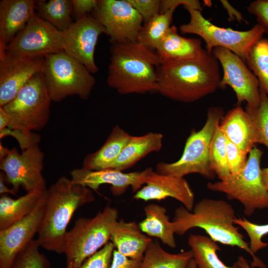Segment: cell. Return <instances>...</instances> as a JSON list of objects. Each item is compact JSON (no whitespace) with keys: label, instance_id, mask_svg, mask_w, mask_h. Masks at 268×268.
<instances>
[{"label":"cell","instance_id":"cell-1","mask_svg":"<svg viewBox=\"0 0 268 268\" xmlns=\"http://www.w3.org/2000/svg\"><path fill=\"white\" fill-rule=\"evenodd\" d=\"M220 64L212 53L194 60L161 63L157 91L172 100L191 103L220 88Z\"/></svg>","mask_w":268,"mask_h":268},{"label":"cell","instance_id":"cell-2","mask_svg":"<svg viewBox=\"0 0 268 268\" xmlns=\"http://www.w3.org/2000/svg\"><path fill=\"white\" fill-rule=\"evenodd\" d=\"M235 214L232 205L224 200L203 198L194 205L191 211L184 206L176 208L172 221L176 234L183 235L192 228H201L214 241L247 252L252 257V268H267L252 253L249 243L234 223Z\"/></svg>","mask_w":268,"mask_h":268},{"label":"cell","instance_id":"cell-3","mask_svg":"<svg viewBox=\"0 0 268 268\" xmlns=\"http://www.w3.org/2000/svg\"><path fill=\"white\" fill-rule=\"evenodd\" d=\"M94 199L90 189L67 177L59 178L45 192L44 212L37 239L40 247L62 253L67 228L73 213Z\"/></svg>","mask_w":268,"mask_h":268},{"label":"cell","instance_id":"cell-4","mask_svg":"<svg viewBox=\"0 0 268 268\" xmlns=\"http://www.w3.org/2000/svg\"><path fill=\"white\" fill-rule=\"evenodd\" d=\"M160 64L155 51L137 41L113 44L107 84L121 94L157 92Z\"/></svg>","mask_w":268,"mask_h":268},{"label":"cell","instance_id":"cell-5","mask_svg":"<svg viewBox=\"0 0 268 268\" xmlns=\"http://www.w3.org/2000/svg\"><path fill=\"white\" fill-rule=\"evenodd\" d=\"M118 216L116 208L107 205L92 217L77 219L67 232L63 246L67 265L78 268L109 242Z\"/></svg>","mask_w":268,"mask_h":268},{"label":"cell","instance_id":"cell-6","mask_svg":"<svg viewBox=\"0 0 268 268\" xmlns=\"http://www.w3.org/2000/svg\"><path fill=\"white\" fill-rule=\"evenodd\" d=\"M223 116L224 111L221 107H210L203 127L198 131H193L187 139L179 159L172 163L159 162L156 165L155 171L177 177L195 173L208 179L214 178L216 175L209 162L210 146Z\"/></svg>","mask_w":268,"mask_h":268},{"label":"cell","instance_id":"cell-7","mask_svg":"<svg viewBox=\"0 0 268 268\" xmlns=\"http://www.w3.org/2000/svg\"><path fill=\"white\" fill-rule=\"evenodd\" d=\"M42 72L51 99L55 102L70 96L87 100L96 82L92 73L64 51L45 56Z\"/></svg>","mask_w":268,"mask_h":268},{"label":"cell","instance_id":"cell-8","mask_svg":"<svg viewBox=\"0 0 268 268\" xmlns=\"http://www.w3.org/2000/svg\"><path fill=\"white\" fill-rule=\"evenodd\" d=\"M262 155L263 151L255 146L241 171L219 181L209 182L207 189L223 193L230 200L238 201L247 216L252 215L257 209L268 208V191L263 185L261 174Z\"/></svg>","mask_w":268,"mask_h":268},{"label":"cell","instance_id":"cell-9","mask_svg":"<svg viewBox=\"0 0 268 268\" xmlns=\"http://www.w3.org/2000/svg\"><path fill=\"white\" fill-rule=\"evenodd\" d=\"M52 101L42 72L34 75L8 103L1 107L9 115L7 128L26 132L39 131L50 118Z\"/></svg>","mask_w":268,"mask_h":268},{"label":"cell","instance_id":"cell-10","mask_svg":"<svg viewBox=\"0 0 268 268\" xmlns=\"http://www.w3.org/2000/svg\"><path fill=\"white\" fill-rule=\"evenodd\" d=\"M185 9L189 12L190 19L189 22L180 26L181 33L198 35L204 41L205 49L210 53L215 47H223L245 62L251 48L265 34L264 29L258 24L247 31L221 28L206 19L201 11Z\"/></svg>","mask_w":268,"mask_h":268},{"label":"cell","instance_id":"cell-11","mask_svg":"<svg viewBox=\"0 0 268 268\" xmlns=\"http://www.w3.org/2000/svg\"><path fill=\"white\" fill-rule=\"evenodd\" d=\"M62 32L35 12L26 26L7 44L6 55L23 59L45 57L64 50Z\"/></svg>","mask_w":268,"mask_h":268},{"label":"cell","instance_id":"cell-12","mask_svg":"<svg viewBox=\"0 0 268 268\" xmlns=\"http://www.w3.org/2000/svg\"><path fill=\"white\" fill-rule=\"evenodd\" d=\"M44 154L35 144L19 152L13 147L7 148L0 159V169L5 180L17 193L21 187L27 192L46 190V182L43 176Z\"/></svg>","mask_w":268,"mask_h":268},{"label":"cell","instance_id":"cell-13","mask_svg":"<svg viewBox=\"0 0 268 268\" xmlns=\"http://www.w3.org/2000/svg\"><path fill=\"white\" fill-rule=\"evenodd\" d=\"M92 13L113 44L136 41L143 20L127 0H98Z\"/></svg>","mask_w":268,"mask_h":268},{"label":"cell","instance_id":"cell-14","mask_svg":"<svg viewBox=\"0 0 268 268\" xmlns=\"http://www.w3.org/2000/svg\"><path fill=\"white\" fill-rule=\"evenodd\" d=\"M212 54L223 69L220 88L230 86L237 98V106L244 102L252 107H258L261 102L258 78L244 61L227 49L215 47Z\"/></svg>","mask_w":268,"mask_h":268},{"label":"cell","instance_id":"cell-15","mask_svg":"<svg viewBox=\"0 0 268 268\" xmlns=\"http://www.w3.org/2000/svg\"><path fill=\"white\" fill-rule=\"evenodd\" d=\"M106 34L104 27L91 15L73 22L62 32L64 51L82 63L92 74L99 68L94 54L99 36Z\"/></svg>","mask_w":268,"mask_h":268},{"label":"cell","instance_id":"cell-16","mask_svg":"<svg viewBox=\"0 0 268 268\" xmlns=\"http://www.w3.org/2000/svg\"><path fill=\"white\" fill-rule=\"evenodd\" d=\"M45 203V193L31 213L0 230V268H12L17 255L33 240L40 226Z\"/></svg>","mask_w":268,"mask_h":268},{"label":"cell","instance_id":"cell-17","mask_svg":"<svg viewBox=\"0 0 268 268\" xmlns=\"http://www.w3.org/2000/svg\"><path fill=\"white\" fill-rule=\"evenodd\" d=\"M152 169L148 167L140 171L124 173L111 168L92 170L82 167L73 169L70 175L73 182L92 191H97L102 185L108 184L113 195L120 196L129 187L135 193L140 189Z\"/></svg>","mask_w":268,"mask_h":268},{"label":"cell","instance_id":"cell-18","mask_svg":"<svg viewBox=\"0 0 268 268\" xmlns=\"http://www.w3.org/2000/svg\"><path fill=\"white\" fill-rule=\"evenodd\" d=\"M172 198L181 202L191 211L195 205V195L184 177L161 174L151 170L145 184L133 197L136 200L161 201Z\"/></svg>","mask_w":268,"mask_h":268},{"label":"cell","instance_id":"cell-19","mask_svg":"<svg viewBox=\"0 0 268 268\" xmlns=\"http://www.w3.org/2000/svg\"><path fill=\"white\" fill-rule=\"evenodd\" d=\"M44 59L18 58L5 54L0 59V107L9 102L34 75L42 71Z\"/></svg>","mask_w":268,"mask_h":268},{"label":"cell","instance_id":"cell-20","mask_svg":"<svg viewBox=\"0 0 268 268\" xmlns=\"http://www.w3.org/2000/svg\"><path fill=\"white\" fill-rule=\"evenodd\" d=\"M219 127L226 139L248 153L259 143V136L251 115L240 106L229 110Z\"/></svg>","mask_w":268,"mask_h":268},{"label":"cell","instance_id":"cell-21","mask_svg":"<svg viewBox=\"0 0 268 268\" xmlns=\"http://www.w3.org/2000/svg\"><path fill=\"white\" fill-rule=\"evenodd\" d=\"M36 0L0 1V45L6 47L35 13Z\"/></svg>","mask_w":268,"mask_h":268},{"label":"cell","instance_id":"cell-22","mask_svg":"<svg viewBox=\"0 0 268 268\" xmlns=\"http://www.w3.org/2000/svg\"><path fill=\"white\" fill-rule=\"evenodd\" d=\"M152 240L140 229L135 221L118 220L112 230L110 241L121 254L141 260Z\"/></svg>","mask_w":268,"mask_h":268},{"label":"cell","instance_id":"cell-23","mask_svg":"<svg viewBox=\"0 0 268 268\" xmlns=\"http://www.w3.org/2000/svg\"><path fill=\"white\" fill-rule=\"evenodd\" d=\"M155 52L161 63L199 59L207 51L202 48L200 39L181 36L177 28L172 26Z\"/></svg>","mask_w":268,"mask_h":268},{"label":"cell","instance_id":"cell-24","mask_svg":"<svg viewBox=\"0 0 268 268\" xmlns=\"http://www.w3.org/2000/svg\"><path fill=\"white\" fill-rule=\"evenodd\" d=\"M163 136L158 133L150 132L139 136L131 135L121 153L109 168L123 171L134 166L152 152L160 151Z\"/></svg>","mask_w":268,"mask_h":268},{"label":"cell","instance_id":"cell-25","mask_svg":"<svg viewBox=\"0 0 268 268\" xmlns=\"http://www.w3.org/2000/svg\"><path fill=\"white\" fill-rule=\"evenodd\" d=\"M131 135L119 126L116 125L102 146L85 157L82 167L92 170L109 168L121 153Z\"/></svg>","mask_w":268,"mask_h":268},{"label":"cell","instance_id":"cell-26","mask_svg":"<svg viewBox=\"0 0 268 268\" xmlns=\"http://www.w3.org/2000/svg\"><path fill=\"white\" fill-rule=\"evenodd\" d=\"M144 211L145 217L138 223L141 230L148 236L160 239L168 247L175 248L174 223L170 221L166 208L150 203L145 206Z\"/></svg>","mask_w":268,"mask_h":268},{"label":"cell","instance_id":"cell-27","mask_svg":"<svg viewBox=\"0 0 268 268\" xmlns=\"http://www.w3.org/2000/svg\"><path fill=\"white\" fill-rule=\"evenodd\" d=\"M46 190L27 192L17 199L1 195L0 198V230L10 226L31 213L43 197Z\"/></svg>","mask_w":268,"mask_h":268},{"label":"cell","instance_id":"cell-28","mask_svg":"<svg viewBox=\"0 0 268 268\" xmlns=\"http://www.w3.org/2000/svg\"><path fill=\"white\" fill-rule=\"evenodd\" d=\"M188 242L198 268H240L236 262L232 266L224 264L217 254L220 248L208 236L191 234Z\"/></svg>","mask_w":268,"mask_h":268},{"label":"cell","instance_id":"cell-29","mask_svg":"<svg viewBox=\"0 0 268 268\" xmlns=\"http://www.w3.org/2000/svg\"><path fill=\"white\" fill-rule=\"evenodd\" d=\"M193 258L191 250L176 254L167 252L158 241H152L145 252L140 268H187Z\"/></svg>","mask_w":268,"mask_h":268},{"label":"cell","instance_id":"cell-30","mask_svg":"<svg viewBox=\"0 0 268 268\" xmlns=\"http://www.w3.org/2000/svg\"><path fill=\"white\" fill-rule=\"evenodd\" d=\"M35 11L41 19L62 32L73 22L71 0H37Z\"/></svg>","mask_w":268,"mask_h":268},{"label":"cell","instance_id":"cell-31","mask_svg":"<svg viewBox=\"0 0 268 268\" xmlns=\"http://www.w3.org/2000/svg\"><path fill=\"white\" fill-rule=\"evenodd\" d=\"M175 8L156 15L144 23L138 35L136 41L152 51L165 37L171 26Z\"/></svg>","mask_w":268,"mask_h":268},{"label":"cell","instance_id":"cell-32","mask_svg":"<svg viewBox=\"0 0 268 268\" xmlns=\"http://www.w3.org/2000/svg\"><path fill=\"white\" fill-rule=\"evenodd\" d=\"M245 63L268 95V39L262 38L253 46Z\"/></svg>","mask_w":268,"mask_h":268},{"label":"cell","instance_id":"cell-33","mask_svg":"<svg viewBox=\"0 0 268 268\" xmlns=\"http://www.w3.org/2000/svg\"><path fill=\"white\" fill-rule=\"evenodd\" d=\"M226 142V138L219 125L210 144L209 162L211 169L219 180L230 174L227 159Z\"/></svg>","mask_w":268,"mask_h":268},{"label":"cell","instance_id":"cell-34","mask_svg":"<svg viewBox=\"0 0 268 268\" xmlns=\"http://www.w3.org/2000/svg\"><path fill=\"white\" fill-rule=\"evenodd\" d=\"M37 239L32 240L16 256L12 268H50L49 260L39 250Z\"/></svg>","mask_w":268,"mask_h":268},{"label":"cell","instance_id":"cell-35","mask_svg":"<svg viewBox=\"0 0 268 268\" xmlns=\"http://www.w3.org/2000/svg\"><path fill=\"white\" fill-rule=\"evenodd\" d=\"M261 102L258 107L246 105L245 110L252 117L259 136V143L268 148V95L260 87Z\"/></svg>","mask_w":268,"mask_h":268},{"label":"cell","instance_id":"cell-36","mask_svg":"<svg viewBox=\"0 0 268 268\" xmlns=\"http://www.w3.org/2000/svg\"><path fill=\"white\" fill-rule=\"evenodd\" d=\"M234 222L246 232L250 240L249 247L254 255L261 249L268 246V243L262 241L263 237L268 234V223L257 224L245 218L240 217H236Z\"/></svg>","mask_w":268,"mask_h":268},{"label":"cell","instance_id":"cell-37","mask_svg":"<svg viewBox=\"0 0 268 268\" xmlns=\"http://www.w3.org/2000/svg\"><path fill=\"white\" fill-rule=\"evenodd\" d=\"M115 246L111 241L87 258L78 268H109Z\"/></svg>","mask_w":268,"mask_h":268},{"label":"cell","instance_id":"cell-38","mask_svg":"<svg viewBox=\"0 0 268 268\" xmlns=\"http://www.w3.org/2000/svg\"><path fill=\"white\" fill-rule=\"evenodd\" d=\"M226 153L230 174L239 172L245 166L249 153L227 140Z\"/></svg>","mask_w":268,"mask_h":268},{"label":"cell","instance_id":"cell-39","mask_svg":"<svg viewBox=\"0 0 268 268\" xmlns=\"http://www.w3.org/2000/svg\"><path fill=\"white\" fill-rule=\"evenodd\" d=\"M10 135L16 139L22 150L31 146L39 144L41 140L40 135L33 132H26L19 130H12L6 128L0 130V138Z\"/></svg>","mask_w":268,"mask_h":268},{"label":"cell","instance_id":"cell-40","mask_svg":"<svg viewBox=\"0 0 268 268\" xmlns=\"http://www.w3.org/2000/svg\"><path fill=\"white\" fill-rule=\"evenodd\" d=\"M146 23L160 13V0H127Z\"/></svg>","mask_w":268,"mask_h":268},{"label":"cell","instance_id":"cell-41","mask_svg":"<svg viewBox=\"0 0 268 268\" xmlns=\"http://www.w3.org/2000/svg\"><path fill=\"white\" fill-rule=\"evenodd\" d=\"M248 12L256 16L259 24L268 35V0H256L247 7Z\"/></svg>","mask_w":268,"mask_h":268},{"label":"cell","instance_id":"cell-42","mask_svg":"<svg viewBox=\"0 0 268 268\" xmlns=\"http://www.w3.org/2000/svg\"><path fill=\"white\" fill-rule=\"evenodd\" d=\"M98 0H71L72 12L75 21L89 14L95 8Z\"/></svg>","mask_w":268,"mask_h":268},{"label":"cell","instance_id":"cell-43","mask_svg":"<svg viewBox=\"0 0 268 268\" xmlns=\"http://www.w3.org/2000/svg\"><path fill=\"white\" fill-rule=\"evenodd\" d=\"M180 5H183L185 8H191L199 11L202 9L201 2L197 0H161L160 13H165L172 8H176Z\"/></svg>","mask_w":268,"mask_h":268},{"label":"cell","instance_id":"cell-44","mask_svg":"<svg viewBox=\"0 0 268 268\" xmlns=\"http://www.w3.org/2000/svg\"><path fill=\"white\" fill-rule=\"evenodd\" d=\"M141 262L142 260L128 258L115 249L109 268H140Z\"/></svg>","mask_w":268,"mask_h":268},{"label":"cell","instance_id":"cell-45","mask_svg":"<svg viewBox=\"0 0 268 268\" xmlns=\"http://www.w3.org/2000/svg\"><path fill=\"white\" fill-rule=\"evenodd\" d=\"M220 2L223 7L226 10L229 16V20H236L239 22L244 20L242 13L233 7L227 0H221Z\"/></svg>","mask_w":268,"mask_h":268},{"label":"cell","instance_id":"cell-46","mask_svg":"<svg viewBox=\"0 0 268 268\" xmlns=\"http://www.w3.org/2000/svg\"><path fill=\"white\" fill-rule=\"evenodd\" d=\"M5 180L4 175L3 172L0 174V194L1 195L5 194H10L14 196H16V193L12 189L8 188L5 184Z\"/></svg>","mask_w":268,"mask_h":268},{"label":"cell","instance_id":"cell-47","mask_svg":"<svg viewBox=\"0 0 268 268\" xmlns=\"http://www.w3.org/2000/svg\"><path fill=\"white\" fill-rule=\"evenodd\" d=\"M10 122L9 115L0 107V130L7 128Z\"/></svg>","mask_w":268,"mask_h":268},{"label":"cell","instance_id":"cell-48","mask_svg":"<svg viewBox=\"0 0 268 268\" xmlns=\"http://www.w3.org/2000/svg\"><path fill=\"white\" fill-rule=\"evenodd\" d=\"M261 174L263 185L268 191V168L261 169Z\"/></svg>","mask_w":268,"mask_h":268},{"label":"cell","instance_id":"cell-49","mask_svg":"<svg viewBox=\"0 0 268 268\" xmlns=\"http://www.w3.org/2000/svg\"><path fill=\"white\" fill-rule=\"evenodd\" d=\"M237 263L240 268H252L248 261L243 256H239L237 261Z\"/></svg>","mask_w":268,"mask_h":268},{"label":"cell","instance_id":"cell-50","mask_svg":"<svg viewBox=\"0 0 268 268\" xmlns=\"http://www.w3.org/2000/svg\"><path fill=\"white\" fill-rule=\"evenodd\" d=\"M187 268H198L197 265L193 258L189 262Z\"/></svg>","mask_w":268,"mask_h":268},{"label":"cell","instance_id":"cell-51","mask_svg":"<svg viewBox=\"0 0 268 268\" xmlns=\"http://www.w3.org/2000/svg\"><path fill=\"white\" fill-rule=\"evenodd\" d=\"M66 268H74L71 265L68 264L67 265Z\"/></svg>","mask_w":268,"mask_h":268}]
</instances>
